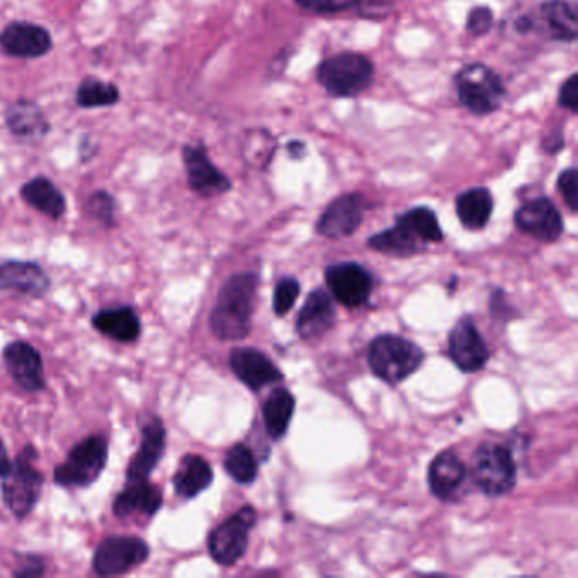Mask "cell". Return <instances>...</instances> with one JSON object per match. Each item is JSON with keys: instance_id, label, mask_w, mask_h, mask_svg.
<instances>
[{"instance_id": "6da1fadb", "label": "cell", "mask_w": 578, "mask_h": 578, "mask_svg": "<svg viewBox=\"0 0 578 578\" xmlns=\"http://www.w3.org/2000/svg\"><path fill=\"white\" fill-rule=\"evenodd\" d=\"M258 277L237 274L226 280L210 314V332L222 341L243 339L252 332Z\"/></svg>"}, {"instance_id": "7a4b0ae2", "label": "cell", "mask_w": 578, "mask_h": 578, "mask_svg": "<svg viewBox=\"0 0 578 578\" xmlns=\"http://www.w3.org/2000/svg\"><path fill=\"white\" fill-rule=\"evenodd\" d=\"M439 241H443V231L436 214L430 207H414L397 217L394 228L370 238L369 246L384 255L408 258Z\"/></svg>"}, {"instance_id": "3957f363", "label": "cell", "mask_w": 578, "mask_h": 578, "mask_svg": "<svg viewBox=\"0 0 578 578\" xmlns=\"http://www.w3.org/2000/svg\"><path fill=\"white\" fill-rule=\"evenodd\" d=\"M316 79L327 96L336 99H353L372 87L375 65L365 55L345 51L321 61Z\"/></svg>"}, {"instance_id": "277c9868", "label": "cell", "mask_w": 578, "mask_h": 578, "mask_svg": "<svg viewBox=\"0 0 578 578\" xmlns=\"http://www.w3.org/2000/svg\"><path fill=\"white\" fill-rule=\"evenodd\" d=\"M455 91L458 103L473 116L494 115L507 96L503 79L483 63L465 65L455 75Z\"/></svg>"}, {"instance_id": "5b68a950", "label": "cell", "mask_w": 578, "mask_h": 578, "mask_svg": "<svg viewBox=\"0 0 578 578\" xmlns=\"http://www.w3.org/2000/svg\"><path fill=\"white\" fill-rule=\"evenodd\" d=\"M423 360V350L399 336H378L370 345V369L381 381L390 385L406 381L421 366Z\"/></svg>"}, {"instance_id": "8992f818", "label": "cell", "mask_w": 578, "mask_h": 578, "mask_svg": "<svg viewBox=\"0 0 578 578\" xmlns=\"http://www.w3.org/2000/svg\"><path fill=\"white\" fill-rule=\"evenodd\" d=\"M38 449L33 445L24 446L20 457L12 463L11 472L2 482V497L15 518L24 519L35 509L41 497L43 475L36 468Z\"/></svg>"}, {"instance_id": "52a82bcc", "label": "cell", "mask_w": 578, "mask_h": 578, "mask_svg": "<svg viewBox=\"0 0 578 578\" xmlns=\"http://www.w3.org/2000/svg\"><path fill=\"white\" fill-rule=\"evenodd\" d=\"M109 457V443L103 434H92L73 446L63 463L55 468V482L61 487L84 489L99 479Z\"/></svg>"}, {"instance_id": "ba28073f", "label": "cell", "mask_w": 578, "mask_h": 578, "mask_svg": "<svg viewBox=\"0 0 578 578\" xmlns=\"http://www.w3.org/2000/svg\"><path fill=\"white\" fill-rule=\"evenodd\" d=\"M472 479L483 494L501 497L509 494L516 483V463L506 446H480L473 461Z\"/></svg>"}, {"instance_id": "9c48e42d", "label": "cell", "mask_w": 578, "mask_h": 578, "mask_svg": "<svg viewBox=\"0 0 578 578\" xmlns=\"http://www.w3.org/2000/svg\"><path fill=\"white\" fill-rule=\"evenodd\" d=\"M256 522V510L246 506L232 514L231 518L214 528L209 534L210 556L214 562L225 567H231L238 559L243 558L248 549V534Z\"/></svg>"}, {"instance_id": "30bf717a", "label": "cell", "mask_w": 578, "mask_h": 578, "mask_svg": "<svg viewBox=\"0 0 578 578\" xmlns=\"http://www.w3.org/2000/svg\"><path fill=\"white\" fill-rule=\"evenodd\" d=\"M148 558L149 546L142 538L109 537L97 546L92 567L103 577H116L140 567Z\"/></svg>"}, {"instance_id": "8fae6325", "label": "cell", "mask_w": 578, "mask_h": 578, "mask_svg": "<svg viewBox=\"0 0 578 578\" xmlns=\"http://www.w3.org/2000/svg\"><path fill=\"white\" fill-rule=\"evenodd\" d=\"M182 158L186 182L195 194L213 198L231 191V180L213 164L204 143H189L183 146Z\"/></svg>"}, {"instance_id": "7c38bea8", "label": "cell", "mask_w": 578, "mask_h": 578, "mask_svg": "<svg viewBox=\"0 0 578 578\" xmlns=\"http://www.w3.org/2000/svg\"><path fill=\"white\" fill-rule=\"evenodd\" d=\"M53 50L50 31L29 21H14L0 31V51L11 58L36 60Z\"/></svg>"}, {"instance_id": "4fadbf2b", "label": "cell", "mask_w": 578, "mask_h": 578, "mask_svg": "<svg viewBox=\"0 0 578 578\" xmlns=\"http://www.w3.org/2000/svg\"><path fill=\"white\" fill-rule=\"evenodd\" d=\"M519 231L534 240L552 243L564 232V219L550 198L537 197L525 202L514 216Z\"/></svg>"}, {"instance_id": "5bb4252c", "label": "cell", "mask_w": 578, "mask_h": 578, "mask_svg": "<svg viewBox=\"0 0 578 578\" xmlns=\"http://www.w3.org/2000/svg\"><path fill=\"white\" fill-rule=\"evenodd\" d=\"M369 202L362 194H345L326 207L317 221V232L332 240L348 238L362 225Z\"/></svg>"}, {"instance_id": "9a60e30c", "label": "cell", "mask_w": 578, "mask_h": 578, "mask_svg": "<svg viewBox=\"0 0 578 578\" xmlns=\"http://www.w3.org/2000/svg\"><path fill=\"white\" fill-rule=\"evenodd\" d=\"M326 282L336 301L347 308H362L369 302L373 278L358 263H338L326 270Z\"/></svg>"}, {"instance_id": "2e32d148", "label": "cell", "mask_w": 578, "mask_h": 578, "mask_svg": "<svg viewBox=\"0 0 578 578\" xmlns=\"http://www.w3.org/2000/svg\"><path fill=\"white\" fill-rule=\"evenodd\" d=\"M448 353L461 372H479L487 365V345L483 341L472 320L465 317L455 324L449 333Z\"/></svg>"}, {"instance_id": "e0dca14e", "label": "cell", "mask_w": 578, "mask_h": 578, "mask_svg": "<svg viewBox=\"0 0 578 578\" xmlns=\"http://www.w3.org/2000/svg\"><path fill=\"white\" fill-rule=\"evenodd\" d=\"M5 127L17 142L36 145L41 143L51 131L50 121L38 103L31 99H17L9 104L4 115Z\"/></svg>"}, {"instance_id": "ac0fdd59", "label": "cell", "mask_w": 578, "mask_h": 578, "mask_svg": "<svg viewBox=\"0 0 578 578\" xmlns=\"http://www.w3.org/2000/svg\"><path fill=\"white\" fill-rule=\"evenodd\" d=\"M4 363L15 384L26 393H39L46 387L41 354L29 342L14 341L8 345Z\"/></svg>"}, {"instance_id": "d6986e66", "label": "cell", "mask_w": 578, "mask_h": 578, "mask_svg": "<svg viewBox=\"0 0 578 578\" xmlns=\"http://www.w3.org/2000/svg\"><path fill=\"white\" fill-rule=\"evenodd\" d=\"M165 439H167V431H165L161 419L152 416L143 426L142 445L128 465L127 482L148 480L156 465L160 463L161 457H164Z\"/></svg>"}, {"instance_id": "ffe728a7", "label": "cell", "mask_w": 578, "mask_h": 578, "mask_svg": "<svg viewBox=\"0 0 578 578\" xmlns=\"http://www.w3.org/2000/svg\"><path fill=\"white\" fill-rule=\"evenodd\" d=\"M229 366L248 388H252L253 393L282 381V373L272 363L270 358L253 348H237L232 351Z\"/></svg>"}, {"instance_id": "44dd1931", "label": "cell", "mask_w": 578, "mask_h": 578, "mask_svg": "<svg viewBox=\"0 0 578 578\" xmlns=\"http://www.w3.org/2000/svg\"><path fill=\"white\" fill-rule=\"evenodd\" d=\"M538 27H543L541 31H543L544 36L553 39V41H577V8L568 0H544L538 9V17H534V31Z\"/></svg>"}, {"instance_id": "7402d4cb", "label": "cell", "mask_w": 578, "mask_h": 578, "mask_svg": "<svg viewBox=\"0 0 578 578\" xmlns=\"http://www.w3.org/2000/svg\"><path fill=\"white\" fill-rule=\"evenodd\" d=\"M50 277L33 262H5L0 265V290L41 297L50 289Z\"/></svg>"}, {"instance_id": "603a6c76", "label": "cell", "mask_w": 578, "mask_h": 578, "mask_svg": "<svg viewBox=\"0 0 578 578\" xmlns=\"http://www.w3.org/2000/svg\"><path fill=\"white\" fill-rule=\"evenodd\" d=\"M127 483V489L119 492L112 506L116 516L130 518L133 514H145L146 518H153L164 506V494L160 489L148 480Z\"/></svg>"}, {"instance_id": "cb8c5ba5", "label": "cell", "mask_w": 578, "mask_h": 578, "mask_svg": "<svg viewBox=\"0 0 578 578\" xmlns=\"http://www.w3.org/2000/svg\"><path fill=\"white\" fill-rule=\"evenodd\" d=\"M336 311L332 297L324 290H314L297 317V333L302 339L323 336L335 324Z\"/></svg>"}, {"instance_id": "d4e9b609", "label": "cell", "mask_w": 578, "mask_h": 578, "mask_svg": "<svg viewBox=\"0 0 578 578\" xmlns=\"http://www.w3.org/2000/svg\"><path fill=\"white\" fill-rule=\"evenodd\" d=\"M465 477H467V468L453 451L439 453L431 463L430 473H428L431 492L443 501L457 494L461 483L465 482Z\"/></svg>"}, {"instance_id": "484cf974", "label": "cell", "mask_w": 578, "mask_h": 578, "mask_svg": "<svg viewBox=\"0 0 578 578\" xmlns=\"http://www.w3.org/2000/svg\"><path fill=\"white\" fill-rule=\"evenodd\" d=\"M21 197L27 206L50 219H60L67 213V198L48 177H35L21 186Z\"/></svg>"}, {"instance_id": "4316f807", "label": "cell", "mask_w": 578, "mask_h": 578, "mask_svg": "<svg viewBox=\"0 0 578 578\" xmlns=\"http://www.w3.org/2000/svg\"><path fill=\"white\" fill-rule=\"evenodd\" d=\"M92 326L107 338L134 342L142 335V321L131 308L106 309L92 317Z\"/></svg>"}, {"instance_id": "83f0119b", "label": "cell", "mask_w": 578, "mask_h": 578, "mask_svg": "<svg viewBox=\"0 0 578 578\" xmlns=\"http://www.w3.org/2000/svg\"><path fill=\"white\" fill-rule=\"evenodd\" d=\"M213 479L214 473L209 461L198 455H185L173 475V489L179 497L194 498L209 489Z\"/></svg>"}, {"instance_id": "f1b7e54d", "label": "cell", "mask_w": 578, "mask_h": 578, "mask_svg": "<svg viewBox=\"0 0 578 578\" xmlns=\"http://www.w3.org/2000/svg\"><path fill=\"white\" fill-rule=\"evenodd\" d=\"M494 197L485 186H475L457 197V214L461 225L470 231H480L491 221Z\"/></svg>"}, {"instance_id": "f546056e", "label": "cell", "mask_w": 578, "mask_h": 578, "mask_svg": "<svg viewBox=\"0 0 578 578\" xmlns=\"http://www.w3.org/2000/svg\"><path fill=\"white\" fill-rule=\"evenodd\" d=\"M293 409H296V399L286 388H277L263 404V421L267 433L274 439H280L289 430Z\"/></svg>"}, {"instance_id": "4dcf8cb0", "label": "cell", "mask_w": 578, "mask_h": 578, "mask_svg": "<svg viewBox=\"0 0 578 578\" xmlns=\"http://www.w3.org/2000/svg\"><path fill=\"white\" fill-rule=\"evenodd\" d=\"M121 100V91L112 82L97 76H85L76 88L75 103L81 109H100L112 107Z\"/></svg>"}, {"instance_id": "1f68e13d", "label": "cell", "mask_w": 578, "mask_h": 578, "mask_svg": "<svg viewBox=\"0 0 578 578\" xmlns=\"http://www.w3.org/2000/svg\"><path fill=\"white\" fill-rule=\"evenodd\" d=\"M226 472L237 480L238 483L250 485L258 475V465L252 449L244 445L232 446L226 455Z\"/></svg>"}, {"instance_id": "d6a6232c", "label": "cell", "mask_w": 578, "mask_h": 578, "mask_svg": "<svg viewBox=\"0 0 578 578\" xmlns=\"http://www.w3.org/2000/svg\"><path fill=\"white\" fill-rule=\"evenodd\" d=\"M244 158L255 167H268L275 155V140L268 131H252V136L244 140Z\"/></svg>"}, {"instance_id": "836d02e7", "label": "cell", "mask_w": 578, "mask_h": 578, "mask_svg": "<svg viewBox=\"0 0 578 578\" xmlns=\"http://www.w3.org/2000/svg\"><path fill=\"white\" fill-rule=\"evenodd\" d=\"M87 213L106 226L115 225L116 201L109 192L97 191L88 197Z\"/></svg>"}, {"instance_id": "e575fe53", "label": "cell", "mask_w": 578, "mask_h": 578, "mask_svg": "<svg viewBox=\"0 0 578 578\" xmlns=\"http://www.w3.org/2000/svg\"><path fill=\"white\" fill-rule=\"evenodd\" d=\"M301 293V286L296 278H284L275 287L274 309L277 316H286L287 312L296 304L297 297Z\"/></svg>"}, {"instance_id": "d590c367", "label": "cell", "mask_w": 578, "mask_h": 578, "mask_svg": "<svg viewBox=\"0 0 578 578\" xmlns=\"http://www.w3.org/2000/svg\"><path fill=\"white\" fill-rule=\"evenodd\" d=\"M302 11L316 15H335L354 9L358 0H293Z\"/></svg>"}, {"instance_id": "8d00e7d4", "label": "cell", "mask_w": 578, "mask_h": 578, "mask_svg": "<svg viewBox=\"0 0 578 578\" xmlns=\"http://www.w3.org/2000/svg\"><path fill=\"white\" fill-rule=\"evenodd\" d=\"M494 26V12L487 5H475L467 15V31L470 35L480 38L491 33Z\"/></svg>"}, {"instance_id": "74e56055", "label": "cell", "mask_w": 578, "mask_h": 578, "mask_svg": "<svg viewBox=\"0 0 578 578\" xmlns=\"http://www.w3.org/2000/svg\"><path fill=\"white\" fill-rule=\"evenodd\" d=\"M558 192L564 197L565 204L571 213H577L578 206V177L577 168H567L558 177Z\"/></svg>"}, {"instance_id": "f35d334b", "label": "cell", "mask_w": 578, "mask_h": 578, "mask_svg": "<svg viewBox=\"0 0 578 578\" xmlns=\"http://www.w3.org/2000/svg\"><path fill=\"white\" fill-rule=\"evenodd\" d=\"M354 9L363 20L384 21L393 14L394 2L393 0H358Z\"/></svg>"}, {"instance_id": "ab89813d", "label": "cell", "mask_w": 578, "mask_h": 578, "mask_svg": "<svg viewBox=\"0 0 578 578\" xmlns=\"http://www.w3.org/2000/svg\"><path fill=\"white\" fill-rule=\"evenodd\" d=\"M558 106L565 111L577 115L578 112V75L568 76L558 92Z\"/></svg>"}, {"instance_id": "60d3db41", "label": "cell", "mask_w": 578, "mask_h": 578, "mask_svg": "<svg viewBox=\"0 0 578 578\" xmlns=\"http://www.w3.org/2000/svg\"><path fill=\"white\" fill-rule=\"evenodd\" d=\"M45 574V562L39 556H20V564L14 570L15 577H39Z\"/></svg>"}, {"instance_id": "b9f144b4", "label": "cell", "mask_w": 578, "mask_h": 578, "mask_svg": "<svg viewBox=\"0 0 578 578\" xmlns=\"http://www.w3.org/2000/svg\"><path fill=\"white\" fill-rule=\"evenodd\" d=\"M562 148H564V136H562V133L552 134V136L546 137L543 142V149L550 153V155H555Z\"/></svg>"}, {"instance_id": "7bdbcfd3", "label": "cell", "mask_w": 578, "mask_h": 578, "mask_svg": "<svg viewBox=\"0 0 578 578\" xmlns=\"http://www.w3.org/2000/svg\"><path fill=\"white\" fill-rule=\"evenodd\" d=\"M12 461L9 458L8 448L4 443L0 442V479H4L11 472Z\"/></svg>"}, {"instance_id": "ee69618b", "label": "cell", "mask_w": 578, "mask_h": 578, "mask_svg": "<svg viewBox=\"0 0 578 578\" xmlns=\"http://www.w3.org/2000/svg\"><path fill=\"white\" fill-rule=\"evenodd\" d=\"M516 29L521 35H528L531 31H534V17L531 14L521 15L518 21H516Z\"/></svg>"}, {"instance_id": "f6af8a7d", "label": "cell", "mask_w": 578, "mask_h": 578, "mask_svg": "<svg viewBox=\"0 0 578 578\" xmlns=\"http://www.w3.org/2000/svg\"><path fill=\"white\" fill-rule=\"evenodd\" d=\"M287 149H289V155L292 156V158H302L305 153V145L302 142L293 140V142H290L289 145H287Z\"/></svg>"}]
</instances>
